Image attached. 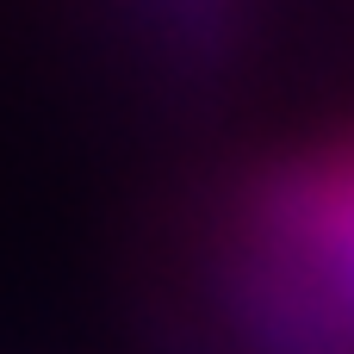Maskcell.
Returning a JSON list of instances; mask_svg holds the SVG:
<instances>
[{
  "instance_id": "cell-1",
  "label": "cell",
  "mask_w": 354,
  "mask_h": 354,
  "mask_svg": "<svg viewBox=\"0 0 354 354\" xmlns=\"http://www.w3.org/2000/svg\"><path fill=\"white\" fill-rule=\"evenodd\" d=\"M236 354H354V137L261 168L212 255Z\"/></svg>"
},
{
  "instance_id": "cell-2",
  "label": "cell",
  "mask_w": 354,
  "mask_h": 354,
  "mask_svg": "<svg viewBox=\"0 0 354 354\" xmlns=\"http://www.w3.org/2000/svg\"><path fill=\"white\" fill-rule=\"evenodd\" d=\"M149 44L180 62V68H205L243 25V0H137Z\"/></svg>"
}]
</instances>
